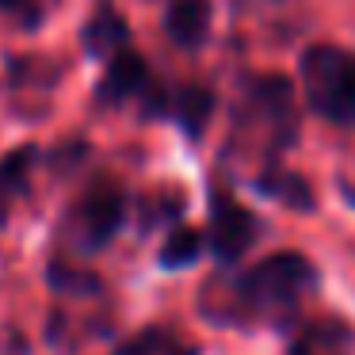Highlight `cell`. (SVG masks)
Listing matches in <instances>:
<instances>
[{
    "mask_svg": "<svg viewBox=\"0 0 355 355\" xmlns=\"http://www.w3.org/2000/svg\"><path fill=\"white\" fill-rule=\"evenodd\" d=\"M210 107H214V100H210V92L207 88H187L184 96H180V119H184V126L191 134H199L202 130V123H207V115H210Z\"/></svg>",
    "mask_w": 355,
    "mask_h": 355,
    "instance_id": "cell-9",
    "label": "cell"
},
{
    "mask_svg": "<svg viewBox=\"0 0 355 355\" xmlns=\"http://www.w3.org/2000/svg\"><path fill=\"white\" fill-rule=\"evenodd\" d=\"M24 0H0V8H19Z\"/></svg>",
    "mask_w": 355,
    "mask_h": 355,
    "instance_id": "cell-10",
    "label": "cell"
},
{
    "mask_svg": "<svg viewBox=\"0 0 355 355\" xmlns=\"http://www.w3.org/2000/svg\"><path fill=\"white\" fill-rule=\"evenodd\" d=\"M141 85H146V62H141V54L119 50L107 65V77H103L100 92L107 96V100H126V96L141 92Z\"/></svg>",
    "mask_w": 355,
    "mask_h": 355,
    "instance_id": "cell-6",
    "label": "cell"
},
{
    "mask_svg": "<svg viewBox=\"0 0 355 355\" xmlns=\"http://www.w3.org/2000/svg\"><path fill=\"white\" fill-rule=\"evenodd\" d=\"M256 237V218L237 202H218L210 222V248L218 260H237Z\"/></svg>",
    "mask_w": 355,
    "mask_h": 355,
    "instance_id": "cell-3",
    "label": "cell"
},
{
    "mask_svg": "<svg viewBox=\"0 0 355 355\" xmlns=\"http://www.w3.org/2000/svg\"><path fill=\"white\" fill-rule=\"evenodd\" d=\"M302 92L329 123H355V54L340 46H309L302 54Z\"/></svg>",
    "mask_w": 355,
    "mask_h": 355,
    "instance_id": "cell-1",
    "label": "cell"
},
{
    "mask_svg": "<svg viewBox=\"0 0 355 355\" xmlns=\"http://www.w3.org/2000/svg\"><path fill=\"white\" fill-rule=\"evenodd\" d=\"M164 31L184 50L202 46L210 31V0H172L164 12Z\"/></svg>",
    "mask_w": 355,
    "mask_h": 355,
    "instance_id": "cell-5",
    "label": "cell"
},
{
    "mask_svg": "<svg viewBox=\"0 0 355 355\" xmlns=\"http://www.w3.org/2000/svg\"><path fill=\"white\" fill-rule=\"evenodd\" d=\"M309 279H313V271H309V263L302 260V256L279 252V256H271V260L256 263V268L237 283V291H241V298L252 302L256 309H283L298 298Z\"/></svg>",
    "mask_w": 355,
    "mask_h": 355,
    "instance_id": "cell-2",
    "label": "cell"
},
{
    "mask_svg": "<svg viewBox=\"0 0 355 355\" xmlns=\"http://www.w3.org/2000/svg\"><path fill=\"white\" fill-rule=\"evenodd\" d=\"M202 252V237L195 230H176L161 248V263L164 268H187L195 263V256Z\"/></svg>",
    "mask_w": 355,
    "mask_h": 355,
    "instance_id": "cell-8",
    "label": "cell"
},
{
    "mask_svg": "<svg viewBox=\"0 0 355 355\" xmlns=\"http://www.w3.org/2000/svg\"><path fill=\"white\" fill-rule=\"evenodd\" d=\"M119 355H195V352L180 344V340L172 336V332L149 329V332H141L138 340H130V344H126Z\"/></svg>",
    "mask_w": 355,
    "mask_h": 355,
    "instance_id": "cell-7",
    "label": "cell"
},
{
    "mask_svg": "<svg viewBox=\"0 0 355 355\" xmlns=\"http://www.w3.org/2000/svg\"><path fill=\"white\" fill-rule=\"evenodd\" d=\"M80 222H85L92 245H103V241L115 237L119 222H123V195H119V187L100 184L96 191H88V199L80 202Z\"/></svg>",
    "mask_w": 355,
    "mask_h": 355,
    "instance_id": "cell-4",
    "label": "cell"
}]
</instances>
